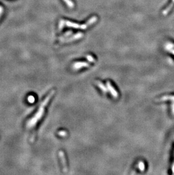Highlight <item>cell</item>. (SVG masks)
Listing matches in <instances>:
<instances>
[{"instance_id": "cell-1", "label": "cell", "mask_w": 174, "mask_h": 175, "mask_svg": "<svg viewBox=\"0 0 174 175\" xmlns=\"http://www.w3.org/2000/svg\"><path fill=\"white\" fill-rule=\"evenodd\" d=\"M55 92V90H52L44 98L35 112L27 120L25 123V128L29 133V139L31 143H33L35 141L38 126L45 115L46 107L53 97Z\"/></svg>"}, {"instance_id": "cell-2", "label": "cell", "mask_w": 174, "mask_h": 175, "mask_svg": "<svg viewBox=\"0 0 174 175\" xmlns=\"http://www.w3.org/2000/svg\"><path fill=\"white\" fill-rule=\"evenodd\" d=\"M97 21V17H96V16H94V17L90 18L89 21H88L85 24H79L76 23H73V22H70V21H66L65 22V23L66 24V26H67V27L77 28V29H79H79L85 30L89 26H91V25H92L93 23H94Z\"/></svg>"}, {"instance_id": "cell-3", "label": "cell", "mask_w": 174, "mask_h": 175, "mask_svg": "<svg viewBox=\"0 0 174 175\" xmlns=\"http://www.w3.org/2000/svg\"><path fill=\"white\" fill-rule=\"evenodd\" d=\"M58 156L61 161V164L62 165V168H63V171H64V172H67V170H68V168H67V162H66V157H65L64 152H63L62 151H60L58 153Z\"/></svg>"}, {"instance_id": "cell-4", "label": "cell", "mask_w": 174, "mask_h": 175, "mask_svg": "<svg viewBox=\"0 0 174 175\" xmlns=\"http://www.w3.org/2000/svg\"><path fill=\"white\" fill-rule=\"evenodd\" d=\"M89 63L85 62H77L73 65L74 68L75 69H80L83 68H87L89 67Z\"/></svg>"}, {"instance_id": "cell-5", "label": "cell", "mask_w": 174, "mask_h": 175, "mask_svg": "<svg viewBox=\"0 0 174 175\" xmlns=\"http://www.w3.org/2000/svg\"><path fill=\"white\" fill-rule=\"evenodd\" d=\"M107 87L108 88V90L110 91V92L112 94V95L114 98H117L118 96V94L117 93V91L115 90V88L113 87V86L111 84V83L109 81L107 82Z\"/></svg>"}, {"instance_id": "cell-6", "label": "cell", "mask_w": 174, "mask_h": 175, "mask_svg": "<svg viewBox=\"0 0 174 175\" xmlns=\"http://www.w3.org/2000/svg\"><path fill=\"white\" fill-rule=\"evenodd\" d=\"M173 6H174V0H172L171 2V4L162 11L163 15H166L168 14L169 12L170 11V10H171Z\"/></svg>"}, {"instance_id": "cell-7", "label": "cell", "mask_w": 174, "mask_h": 175, "mask_svg": "<svg viewBox=\"0 0 174 175\" xmlns=\"http://www.w3.org/2000/svg\"><path fill=\"white\" fill-rule=\"evenodd\" d=\"M96 83L97 85L99 87V88L101 89V90H102L103 92H104V93H106V92H107V90H108V88H107L106 87H105V86L102 83H101V82L99 81H97L96 82Z\"/></svg>"}, {"instance_id": "cell-8", "label": "cell", "mask_w": 174, "mask_h": 175, "mask_svg": "<svg viewBox=\"0 0 174 175\" xmlns=\"http://www.w3.org/2000/svg\"><path fill=\"white\" fill-rule=\"evenodd\" d=\"M63 1L70 8H73L74 6H75L73 2L72 1V0H63Z\"/></svg>"}, {"instance_id": "cell-9", "label": "cell", "mask_w": 174, "mask_h": 175, "mask_svg": "<svg viewBox=\"0 0 174 175\" xmlns=\"http://www.w3.org/2000/svg\"><path fill=\"white\" fill-rule=\"evenodd\" d=\"M172 100L174 101V96H164L159 99V100Z\"/></svg>"}, {"instance_id": "cell-10", "label": "cell", "mask_w": 174, "mask_h": 175, "mask_svg": "<svg viewBox=\"0 0 174 175\" xmlns=\"http://www.w3.org/2000/svg\"><path fill=\"white\" fill-rule=\"evenodd\" d=\"M138 169L140 170L141 171H144L145 170V165L144 162L142 161H140V163H138Z\"/></svg>"}, {"instance_id": "cell-11", "label": "cell", "mask_w": 174, "mask_h": 175, "mask_svg": "<svg viewBox=\"0 0 174 175\" xmlns=\"http://www.w3.org/2000/svg\"><path fill=\"white\" fill-rule=\"evenodd\" d=\"M87 59L89 62H95V59L92 56L88 55L87 56Z\"/></svg>"}, {"instance_id": "cell-12", "label": "cell", "mask_w": 174, "mask_h": 175, "mask_svg": "<svg viewBox=\"0 0 174 175\" xmlns=\"http://www.w3.org/2000/svg\"><path fill=\"white\" fill-rule=\"evenodd\" d=\"M66 134H67V133H66V132L65 131H61V132H58L59 135L61 136V137H65V135H66Z\"/></svg>"}, {"instance_id": "cell-13", "label": "cell", "mask_w": 174, "mask_h": 175, "mask_svg": "<svg viewBox=\"0 0 174 175\" xmlns=\"http://www.w3.org/2000/svg\"><path fill=\"white\" fill-rule=\"evenodd\" d=\"M28 100H29V101L31 103L33 102V101H34V98L33 96H30V98L28 99Z\"/></svg>"}, {"instance_id": "cell-14", "label": "cell", "mask_w": 174, "mask_h": 175, "mask_svg": "<svg viewBox=\"0 0 174 175\" xmlns=\"http://www.w3.org/2000/svg\"><path fill=\"white\" fill-rule=\"evenodd\" d=\"M172 113L174 114V101H173V102L172 103Z\"/></svg>"}, {"instance_id": "cell-15", "label": "cell", "mask_w": 174, "mask_h": 175, "mask_svg": "<svg viewBox=\"0 0 174 175\" xmlns=\"http://www.w3.org/2000/svg\"><path fill=\"white\" fill-rule=\"evenodd\" d=\"M170 52H171V53H172L173 55H174V49H170Z\"/></svg>"}, {"instance_id": "cell-16", "label": "cell", "mask_w": 174, "mask_h": 175, "mask_svg": "<svg viewBox=\"0 0 174 175\" xmlns=\"http://www.w3.org/2000/svg\"><path fill=\"white\" fill-rule=\"evenodd\" d=\"M172 172H173V173H174V163H173V166H172Z\"/></svg>"}]
</instances>
